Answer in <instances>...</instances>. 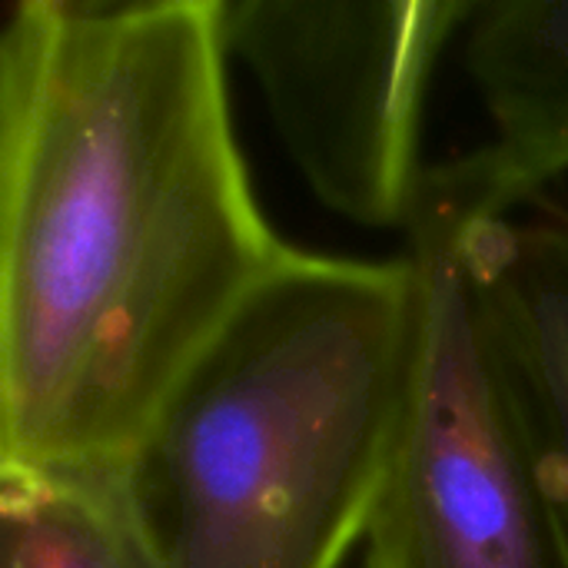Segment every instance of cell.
I'll return each mask as SVG.
<instances>
[{"label":"cell","instance_id":"obj_2","mask_svg":"<svg viewBox=\"0 0 568 568\" xmlns=\"http://www.w3.org/2000/svg\"><path fill=\"white\" fill-rule=\"evenodd\" d=\"M409 256L293 250L173 386L116 473L156 568H343L409 386Z\"/></svg>","mask_w":568,"mask_h":568},{"label":"cell","instance_id":"obj_1","mask_svg":"<svg viewBox=\"0 0 568 568\" xmlns=\"http://www.w3.org/2000/svg\"><path fill=\"white\" fill-rule=\"evenodd\" d=\"M223 0H17L0 30V466L116 476L280 266Z\"/></svg>","mask_w":568,"mask_h":568},{"label":"cell","instance_id":"obj_5","mask_svg":"<svg viewBox=\"0 0 568 568\" xmlns=\"http://www.w3.org/2000/svg\"><path fill=\"white\" fill-rule=\"evenodd\" d=\"M466 253L542 489L556 568H568V210L473 220Z\"/></svg>","mask_w":568,"mask_h":568},{"label":"cell","instance_id":"obj_6","mask_svg":"<svg viewBox=\"0 0 568 568\" xmlns=\"http://www.w3.org/2000/svg\"><path fill=\"white\" fill-rule=\"evenodd\" d=\"M463 57L493 140L439 173L479 216H509L568 173V0L473 3Z\"/></svg>","mask_w":568,"mask_h":568},{"label":"cell","instance_id":"obj_7","mask_svg":"<svg viewBox=\"0 0 568 568\" xmlns=\"http://www.w3.org/2000/svg\"><path fill=\"white\" fill-rule=\"evenodd\" d=\"M0 568H156L116 476L0 466Z\"/></svg>","mask_w":568,"mask_h":568},{"label":"cell","instance_id":"obj_3","mask_svg":"<svg viewBox=\"0 0 568 568\" xmlns=\"http://www.w3.org/2000/svg\"><path fill=\"white\" fill-rule=\"evenodd\" d=\"M476 216L429 166L406 230L409 386L359 568H556L549 516L466 253Z\"/></svg>","mask_w":568,"mask_h":568},{"label":"cell","instance_id":"obj_4","mask_svg":"<svg viewBox=\"0 0 568 568\" xmlns=\"http://www.w3.org/2000/svg\"><path fill=\"white\" fill-rule=\"evenodd\" d=\"M476 0H223V43L250 70L293 166L336 216L416 220L426 103Z\"/></svg>","mask_w":568,"mask_h":568}]
</instances>
